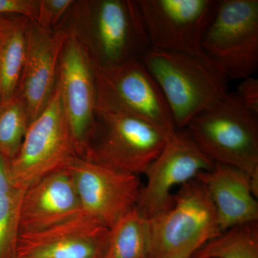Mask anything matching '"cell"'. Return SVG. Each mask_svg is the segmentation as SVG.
Instances as JSON below:
<instances>
[{"mask_svg": "<svg viewBox=\"0 0 258 258\" xmlns=\"http://www.w3.org/2000/svg\"><path fill=\"white\" fill-rule=\"evenodd\" d=\"M142 60L165 97L177 130L230 93L228 76L205 55L151 50Z\"/></svg>", "mask_w": 258, "mask_h": 258, "instance_id": "1", "label": "cell"}, {"mask_svg": "<svg viewBox=\"0 0 258 258\" xmlns=\"http://www.w3.org/2000/svg\"><path fill=\"white\" fill-rule=\"evenodd\" d=\"M184 129L212 161L244 171L258 186V114L235 93L195 116Z\"/></svg>", "mask_w": 258, "mask_h": 258, "instance_id": "2", "label": "cell"}, {"mask_svg": "<svg viewBox=\"0 0 258 258\" xmlns=\"http://www.w3.org/2000/svg\"><path fill=\"white\" fill-rule=\"evenodd\" d=\"M172 206L147 219L150 258H191L222 232L215 205L198 178L181 185Z\"/></svg>", "mask_w": 258, "mask_h": 258, "instance_id": "3", "label": "cell"}, {"mask_svg": "<svg viewBox=\"0 0 258 258\" xmlns=\"http://www.w3.org/2000/svg\"><path fill=\"white\" fill-rule=\"evenodd\" d=\"M169 137L132 115L96 108L80 157L138 176L146 172Z\"/></svg>", "mask_w": 258, "mask_h": 258, "instance_id": "4", "label": "cell"}, {"mask_svg": "<svg viewBox=\"0 0 258 258\" xmlns=\"http://www.w3.org/2000/svg\"><path fill=\"white\" fill-rule=\"evenodd\" d=\"M80 157L57 82L46 107L29 125L18 152L10 160L15 184L26 189L44 176L69 167Z\"/></svg>", "mask_w": 258, "mask_h": 258, "instance_id": "5", "label": "cell"}, {"mask_svg": "<svg viewBox=\"0 0 258 258\" xmlns=\"http://www.w3.org/2000/svg\"><path fill=\"white\" fill-rule=\"evenodd\" d=\"M94 74L96 108L132 115L167 136L177 130L165 97L142 59L94 64Z\"/></svg>", "mask_w": 258, "mask_h": 258, "instance_id": "6", "label": "cell"}, {"mask_svg": "<svg viewBox=\"0 0 258 258\" xmlns=\"http://www.w3.org/2000/svg\"><path fill=\"white\" fill-rule=\"evenodd\" d=\"M202 48L230 80L253 76L258 68L257 0L218 1Z\"/></svg>", "mask_w": 258, "mask_h": 258, "instance_id": "7", "label": "cell"}, {"mask_svg": "<svg viewBox=\"0 0 258 258\" xmlns=\"http://www.w3.org/2000/svg\"><path fill=\"white\" fill-rule=\"evenodd\" d=\"M151 50L205 55L204 36L216 0H138Z\"/></svg>", "mask_w": 258, "mask_h": 258, "instance_id": "8", "label": "cell"}, {"mask_svg": "<svg viewBox=\"0 0 258 258\" xmlns=\"http://www.w3.org/2000/svg\"><path fill=\"white\" fill-rule=\"evenodd\" d=\"M215 164L185 129L176 130L144 173L147 184L141 187L137 210L146 219L169 210L174 203V187L210 171Z\"/></svg>", "mask_w": 258, "mask_h": 258, "instance_id": "9", "label": "cell"}, {"mask_svg": "<svg viewBox=\"0 0 258 258\" xmlns=\"http://www.w3.org/2000/svg\"><path fill=\"white\" fill-rule=\"evenodd\" d=\"M90 9L91 37L87 44L94 64L109 66L142 59L151 50L137 1L101 0Z\"/></svg>", "mask_w": 258, "mask_h": 258, "instance_id": "10", "label": "cell"}, {"mask_svg": "<svg viewBox=\"0 0 258 258\" xmlns=\"http://www.w3.org/2000/svg\"><path fill=\"white\" fill-rule=\"evenodd\" d=\"M81 211L111 229L137 208L139 176L78 157L69 166Z\"/></svg>", "mask_w": 258, "mask_h": 258, "instance_id": "11", "label": "cell"}, {"mask_svg": "<svg viewBox=\"0 0 258 258\" xmlns=\"http://www.w3.org/2000/svg\"><path fill=\"white\" fill-rule=\"evenodd\" d=\"M57 82L80 157L94 123L96 93L91 50L76 32H69L62 47Z\"/></svg>", "mask_w": 258, "mask_h": 258, "instance_id": "12", "label": "cell"}, {"mask_svg": "<svg viewBox=\"0 0 258 258\" xmlns=\"http://www.w3.org/2000/svg\"><path fill=\"white\" fill-rule=\"evenodd\" d=\"M69 34L40 28L30 20L26 57L15 95L23 103L30 123L42 113L55 91L61 52Z\"/></svg>", "mask_w": 258, "mask_h": 258, "instance_id": "13", "label": "cell"}, {"mask_svg": "<svg viewBox=\"0 0 258 258\" xmlns=\"http://www.w3.org/2000/svg\"><path fill=\"white\" fill-rule=\"evenodd\" d=\"M109 234L81 211L50 228L20 234L16 258H104Z\"/></svg>", "mask_w": 258, "mask_h": 258, "instance_id": "14", "label": "cell"}, {"mask_svg": "<svg viewBox=\"0 0 258 258\" xmlns=\"http://www.w3.org/2000/svg\"><path fill=\"white\" fill-rule=\"evenodd\" d=\"M81 212L69 167L44 176L25 189L20 210V234L50 228Z\"/></svg>", "mask_w": 258, "mask_h": 258, "instance_id": "15", "label": "cell"}, {"mask_svg": "<svg viewBox=\"0 0 258 258\" xmlns=\"http://www.w3.org/2000/svg\"><path fill=\"white\" fill-rule=\"evenodd\" d=\"M215 205L222 232L235 226L258 221V186L240 169L215 163L199 174Z\"/></svg>", "mask_w": 258, "mask_h": 258, "instance_id": "16", "label": "cell"}, {"mask_svg": "<svg viewBox=\"0 0 258 258\" xmlns=\"http://www.w3.org/2000/svg\"><path fill=\"white\" fill-rule=\"evenodd\" d=\"M30 20L21 15L0 18V101L16 93L26 57Z\"/></svg>", "mask_w": 258, "mask_h": 258, "instance_id": "17", "label": "cell"}, {"mask_svg": "<svg viewBox=\"0 0 258 258\" xmlns=\"http://www.w3.org/2000/svg\"><path fill=\"white\" fill-rule=\"evenodd\" d=\"M24 192L12 177L10 159L0 154V258H16Z\"/></svg>", "mask_w": 258, "mask_h": 258, "instance_id": "18", "label": "cell"}, {"mask_svg": "<svg viewBox=\"0 0 258 258\" xmlns=\"http://www.w3.org/2000/svg\"><path fill=\"white\" fill-rule=\"evenodd\" d=\"M104 258H150L147 219L137 208L110 229Z\"/></svg>", "mask_w": 258, "mask_h": 258, "instance_id": "19", "label": "cell"}, {"mask_svg": "<svg viewBox=\"0 0 258 258\" xmlns=\"http://www.w3.org/2000/svg\"><path fill=\"white\" fill-rule=\"evenodd\" d=\"M191 258H258V222L222 232L204 244Z\"/></svg>", "mask_w": 258, "mask_h": 258, "instance_id": "20", "label": "cell"}, {"mask_svg": "<svg viewBox=\"0 0 258 258\" xmlns=\"http://www.w3.org/2000/svg\"><path fill=\"white\" fill-rule=\"evenodd\" d=\"M23 103L17 96L0 101V154L11 160L23 143L29 126Z\"/></svg>", "mask_w": 258, "mask_h": 258, "instance_id": "21", "label": "cell"}, {"mask_svg": "<svg viewBox=\"0 0 258 258\" xmlns=\"http://www.w3.org/2000/svg\"><path fill=\"white\" fill-rule=\"evenodd\" d=\"M74 3L72 0H39L35 23L40 28L53 30Z\"/></svg>", "mask_w": 258, "mask_h": 258, "instance_id": "22", "label": "cell"}, {"mask_svg": "<svg viewBox=\"0 0 258 258\" xmlns=\"http://www.w3.org/2000/svg\"><path fill=\"white\" fill-rule=\"evenodd\" d=\"M37 10V0H0V18L7 15H21L35 22Z\"/></svg>", "mask_w": 258, "mask_h": 258, "instance_id": "23", "label": "cell"}, {"mask_svg": "<svg viewBox=\"0 0 258 258\" xmlns=\"http://www.w3.org/2000/svg\"><path fill=\"white\" fill-rule=\"evenodd\" d=\"M246 108L258 114V80L253 76L242 80L235 93Z\"/></svg>", "mask_w": 258, "mask_h": 258, "instance_id": "24", "label": "cell"}]
</instances>
